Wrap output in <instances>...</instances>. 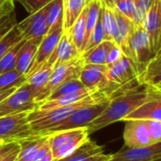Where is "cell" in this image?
<instances>
[{"mask_svg":"<svg viewBox=\"0 0 161 161\" xmlns=\"http://www.w3.org/2000/svg\"><path fill=\"white\" fill-rule=\"evenodd\" d=\"M5 2H6V0H0V11H1V9H2V8H3Z\"/></svg>","mask_w":161,"mask_h":161,"instance_id":"44","label":"cell"},{"mask_svg":"<svg viewBox=\"0 0 161 161\" xmlns=\"http://www.w3.org/2000/svg\"><path fill=\"white\" fill-rule=\"evenodd\" d=\"M19 151H20V145L18 143L10 152H8L7 155H5L3 158H1L0 161H14L18 157Z\"/></svg>","mask_w":161,"mask_h":161,"instance_id":"40","label":"cell"},{"mask_svg":"<svg viewBox=\"0 0 161 161\" xmlns=\"http://www.w3.org/2000/svg\"><path fill=\"white\" fill-rule=\"evenodd\" d=\"M101 1V4L104 5V6H107L108 8H113L119 1L121 0H100Z\"/></svg>","mask_w":161,"mask_h":161,"instance_id":"42","label":"cell"},{"mask_svg":"<svg viewBox=\"0 0 161 161\" xmlns=\"http://www.w3.org/2000/svg\"><path fill=\"white\" fill-rule=\"evenodd\" d=\"M16 1H18L25 8L29 14H32L44 8L53 0H16Z\"/></svg>","mask_w":161,"mask_h":161,"instance_id":"36","label":"cell"},{"mask_svg":"<svg viewBox=\"0 0 161 161\" xmlns=\"http://www.w3.org/2000/svg\"><path fill=\"white\" fill-rule=\"evenodd\" d=\"M116 45L111 41H103L92 48L83 52L81 58L84 64H106L107 58L110 50Z\"/></svg>","mask_w":161,"mask_h":161,"instance_id":"23","label":"cell"},{"mask_svg":"<svg viewBox=\"0 0 161 161\" xmlns=\"http://www.w3.org/2000/svg\"><path fill=\"white\" fill-rule=\"evenodd\" d=\"M128 120H158L161 121V92L151 95L141 106L129 113L123 121Z\"/></svg>","mask_w":161,"mask_h":161,"instance_id":"17","label":"cell"},{"mask_svg":"<svg viewBox=\"0 0 161 161\" xmlns=\"http://www.w3.org/2000/svg\"><path fill=\"white\" fill-rule=\"evenodd\" d=\"M17 88H11L9 90H7V91H3V92H0V102L2 100H4L7 96H8L9 94H11Z\"/></svg>","mask_w":161,"mask_h":161,"instance_id":"41","label":"cell"},{"mask_svg":"<svg viewBox=\"0 0 161 161\" xmlns=\"http://www.w3.org/2000/svg\"><path fill=\"white\" fill-rule=\"evenodd\" d=\"M88 12V5L87 7L83 9L81 14L78 16V18L75 20V22L72 25V26L66 30L70 37L72 38L75 45L76 48L79 50L81 53V48L84 41V36H85V28H86V16Z\"/></svg>","mask_w":161,"mask_h":161,"instance_id":"28","label":"cell"},{"mask_svg":"<svg viewBox=\"0 0 161 161\" xmlns=\"http://www.w3.org/2000/svg\"><path fill=\"white\" fill-rule=\"evenodd\" d=\"M125 145L127 147H143L153 144L145 121L142 120H128L125 121L124 129Z\"/></svg>","mask_w":161,"mask_h":161,"instance_id":"14","label":"cell"},{"mask_svg":"<svg viewBox=\"0 0 161 161\" xmlns=\"http://www.w3.org/2000/svg\"><path fill=\"white\" fill-rule=\"evenodd\" d=\"M18 144V142H0V158H3L5 155H7L8 152H10L16 145Z\"/></svg>","mask_w":161,"mask_h":161,"instance_id":"39","label":"cell"},{"mask_svg":"<svg viewBox=\"0 0 161 161\" xmlns=\"http://www.w3.org/2000/svg\"><path fill=\"white\" fill-rule=\"evenodd\" d=\"M111 155H107L102 146L88 139L81 146L69 156L57 161H109Z\"/></svg>","mask_w":161,"mask_h":161,"instance_id":"16","label":"cell"},{"mask_svg":"<svg viewBox=\"0 0 161 161\" xmlns=\"http://www.w3.org/2000/svg\"><path fill=\"white\" fill-rule=\"evenodd\" d=\"M22 40L23 38L17 28V25H14L4 37L0 39V59L8 51H9L16 43Z\"/></svg>","mask_w":161,"mask_h":161,"instance_id":"32","label":"cell"},{"mask_svg":"<svg viewBox=\"0 0 161 161\" xmlns=\"http://www.w3.org/2000/svg\"><path fill=\"white\" fill-rule=\"evenodd\" d=\"M42 39V38L26 40L20 47L17 54L15 66V70H17L20 74L26 76L29 73Z\"/></svg>","mask_w":161,"mask_h":161,"instance_id":"18","label":"cell"},{"mask_svg":"<svg viewBox=\"0 0 161 161\" xmlns=\"http://www.w3.org/2000/svg\"><path fill=\"white\" fill-rule=\"evenodd\" d=\"M149 136L154 143L160 142L161 138V121L147 120L145 121Z\"/></svg>","mask_w":161,"mask_h":161,"instance_id":"37","label":"cell"},{"mask_svg":"<svg viewBox=\"0 0 161 161\" xmlns=\"http://www.w3.org/2000/svg\"><path fill=\"white\" fill-rule=\"evenodd\" d=\"M106 100H109V99L102 92H96L89 95L88 97L70 106L49 109V110H40L35 108L28 113L27 120L29 122L32 131L36 135L45 136L46 132L49 129L58 125L60 122L66 119L76 109L91 104H95Z\"/></svg>","mask_w":161,"mask_h":161,"instance_id":"2","label":"cell"},{"mask_svg":"<svg viewBox=\"0 0 161 161\" xmlns=\"http://www.w3.org/2000/svg\"><path fill=\"white\" fill-rule=\"evenodd\" d=\"M90 0H62L63 7V31L68 30L75 22Z\"/></svg>","mask_w":161,"mask_h":161,"instance_id":"24","label":"cell"},{"mask_svg":"<svg viewBox=\"0 0 161 161\" xmlns=\"http://www.w3.org/2000/svg\"><path fill=\"white\" fill-rule=\"evenodd\" d=\"M46 8V21L48 25V31L55 29L56 27L62 25L63 20V7L62 0H53Z\"/></svg>","mask_w":161,"mask_h":161,"instance_id":"29","label":"cell"},{"mask_svg":"<svg viewBox=\"0 0 161 161\" xmlns=\"http://www.w3.org/2000/svg\"><path fill=\"white\" fill-rule=\"evenodd\" d=\"M36 95L29 85L25 83L0 102V117L31 111L38 107Z\"/></svg>","mask_w":161,"mask_h":161,"instance_id":"9","label":"cell"},{"mask_svg":"<svg viewBox=\"0 0 161 161\" xmlns=\"http://www.w3.org/2000/svg\"><path fill=\"white\" fill-rule=\"evenodd\" d=\"M156 92H161V90L141 84L137 78L121 86L109 98L106 109L87 127L89 135L113 123L123 121Z\"/></svg>","mask_w":161,"mask_h":161,"instance_id":"1","label":"cell"},{"mask_svg":"<svg viewBox=\"0 0 161 161\" xmlns=\"http://www.w3.org/2000/svg\"><path fill=\"white\" fill-rule=\"evenodd\" d=\"M26 40H25V39L20 41L9 51H8L3 56V58L0 59V75L3 74V73H6V72H8V71H11V70L15 69L18 51H19L20 47L22 46V44Z\"/></svg>","mask_w":161,"mask_h":161,"instance_id":"31","label":"cell"},{"mask_svg":"<svg viewBox=\"0 0 161 161\" xmlns=\"http://www.w3.org/2000/svg\"><path fill=\"white\" fill-rule=\"evenodd\" d=\"M80 56L81 53L75 45L69 33L67 31H63L55 51L48 59L53 64H58L72 60Z\"/></svg>","mask_w":161,"mask_h":161,"instance_id":"19","label":"cell"},{"mask_svg":"<svg viewBox=\"0 0 161 161\" xmlns=\"http://www.w3.org/2000/svg\"><path fill=\"white\" fill-rule=\"evenodd\" d=\"M139 75L136 64L125 54L116 62L107 65V78L119 86H124Z\"/></svg>","mask_w":161,"mask_h":161,"instance_id":"13","label":"cell"},{"mask_svg":"<svg viewBox=\"0 0 161 161\" xmlns=\"http://www.w3.org/2000/svg\"><path fill=\"white\" fill-rule=\"evenodd\" d=\"M30 111L0 117V142H19L23 140L38 136L29 125L27 115Z\"/></svg>","mask_w":161,"mask_h":161,"instance_id":"6","label":"cell"},{"mask_svg":"<svg viewBox=\"0 0 161 161\" xmlns=\"http://www.w3.org/2000/svg\"><path fill=\"white\" fill-rule=\"evenodd\" d=\"M53 67H54V64L49 59H47L41 67H39L38 69H36L35 71H33L31 74H29L26 76L25 83L29 85L30 88L33 90L36 95V98L38 97L39 93L47 84L51 76Z\"/></svg>","mask_w":161,"mask_h":161,"instance_id":"22","label":"cell"},{"mask_svg":"<svg viewBox=\"0 0 161 161\" xmlns=\"http://www.w3.org/2000/svg\"><path fill=\"white\" fill-rule=\"evenodd\" d=\"M124 54L136 64L139 75L144 65L155 56L151 48L149 36L141 24H134Z\"/></svg>","mask_w":161,"mask_h":161,"instance_id":"4","label":"cell"},{"mask_svg":"<svg viewBox=\"0 0 161 161\" xmlns=\"http://www.w3.org/2000/svg\"><path fill=\"white\" fill-rule=\"evenodd\" d=\"M115 11L125 16L133 22L136 8H135V0H121L119 1L113 8Z\"/></svg>","mask_w":161,"mask_h":161,"instance_id":"34","label":"cell"},{"mask_svg":"<svg viewBox=\"0 0 161 161\" xmlns=\"http://www.w3.org/2000/svg\"><path fill=\"white\" fill-rule=\"evenodd\" d=\"M17 28L21 36L25 40H32L43 38L48 32V25L46 21V8L29 14L20 23H17Z\"/></svg>","mask_w":161,"mask_h":161,"instance_id":"11","label":"cell"},{"mask_svg":"<svg viewBox=\"0 0 161 161\" xmlns=\"http://www.w3.org/2000/svg\"><path fill=\"white\" fill-rule=\"evenodd\" d=\"M89 136L87 127L61 130L48 134L54 161L72 154L89 139Z\"/></svg>","mask_w":161,"mask_h":161,"instance_id":"3","label":"cell"},{"mask_svg":"<svg viewBox=\"0 0 161 161\" xmlns=\"http://www.w3.org/2000/svg\"><path fill=\"white\" fill-rule=\"evenodd\" d=\"M154 0H135V15L133 19L134 24H141L150 7L152 6Z\"/></svg>","mask_w":161,"mask_h":161,"instance_id":"35","label":"cell"},{"mask_svg":"<svg viewBox=\"0 0 161 161\" xmlns=\"http://www.w3.org/2000/svg\"><path fill=\"white\" fill-rule=\"evenodd\" d=\"M141 25L149 36L153 53L156 55L160 52L161 0H154Z\"/></svg>","mask_w":161,"mask_h":161,"instance_id":"10","label":"cell"},{"mask_svg":"<svg viewBox=\"0 0 161 161\" xmlns=\"http://www.w3.org/2000/svg\"><path fill=\"white\" fill-rule=\"evenodd\" d=\"M109 100H106L103 102L91 104L85 107H82L75 111H74L71 115H69L66 119L60 122L56 126L49 129L45 135L51 134L53 132L61 131V130H69L75 128L88 127L91 123H92L108 107Z\"/></svg>","mask_w":161,"mask_h":161,"instance_id":"8","label":"cell"},{"mask_svg":"<svg viewBox=\"0 0 161 161\" xmlns=\"http://www.w3.org/2000/svg\"><path fill=\"white\" fill-rule=\"evenodd\" d=\"M38 161H54V159H53L52 154H51V153H49L48 155H46L45 157H43L42 158H41L40 160H38Z\"/></svg>","mask_w":161,"mask_h":161,"instance_id":"43","label":"cell"},{"mask_svg":"<svg viewBox=\"0 0 161 161\" xmlns=\"http://www.w3.org/2000/svg\"><path fill=\"white\" fill-rule=\"evenodd\" d=\"M78 79L84 87L102 92L108 99L121 87L107 78L106 64H84Z\"/></svg>","mask_w":161,"mask_h":161,"instance_id":"7","label":"cell"},{"mask_svg":"<svg viewBox=\"0 0 161 161\" xmlns=\"http://www.w3.org/2000/svg\"><path fill=\"white\" fill-rule=\"evenodd\" d=\"M114 13H115V17H116V21H117V33H116L114 42L122 49V51L124 53L127 47L128 38L133 29L134 23L130 19L118 13L115 10H114Z\"/></svg>","mask_w":161,"mask_h":161,"instance_id":"26","label":"cell"},{"mask_svg":"<svg viewBox=\"0 0 161 161\" xmlns=\"http://www.w3.org/2000/svg\"><path fill=\"white\" fill-rule=\"evenodd\" d=\"M26 81V76L20 74L17 70H11L0 75V92L11 88H19Z\"/></svg>","mask_w":161,"mask_h":161,"instance_id":"30","label":"cell"},{"mask_svg":"<svg viewBox=\"0 0 161 161\" xmlns=\"http://www.w3.org/2000/svg\"><path fill=\"white\" fill-rule=\"evenodd\" d=\"M83 66L84 61L81 56L66 62L54 64L53 71L47 84L36 98L38 105L45 101L50 93L59 85L72 79H78Z\"/></svg>","mask_w":161,"mask_h":161,"instance_id":"5","label":"cell"},{"mask_svg":"<svg viewBox=\"0 0 161 161\" xmlns=\"http://www.w3.org/2000/svg\"><path fill=\"white\" fill-rule=\"evenodd\" d=\"M84 88H86V87H84V85L80 82L79 79H72V80H69V81L64 82L63 84L59 85L58 88H56L50 93V95L47 97V99L45 101L53 100V99L58 98L59 96H62V95H65V94H68V93H71V92L79 91V90L84 89Z\"/></svg>","mask_w":161,"mask_h":161,"instance_id":"33","label":"cell"},{"mask_svg":"<svg viewBox=\"0 0 161 161\" xmlns=\"http://www.w3.org/2000/svg\"><path fill=\"white\" fill-rule=\"evenodd\" d=\"M161 52L157 53L143 67L137 79L141 84L161 90Z\"/></svg>","mask_w":161,"mask_h":161,"instance_id":"20","label":"cell"},{"mask_svg":"<svg viewBox=\"0 0 161 161\" xmlns=\"http://www.w3.org/2000/svg\"><path fill=\"white\" fill-rule=\"evenodd\" d=\"M96 92L95 91H92L91 89L88 88H84L81 89L79 91L59 96L58 98H55L53 100H48V101H44L41 104L38 105L37 109L40 110H49V109H54V108H62V107H66V106H70L73 105L86 97H88L89 95L92 94Z\"/></svg>","mask_w":161,"mask_h":161,"instance_id":"21","label":"cell"},{"mask_svg":"<svg viewBox=\"0 0 161 161\" xmlns=\"http://www.w3.org/2000/svg\"><path fill=\"white\" fill-rule=\"evenodd\" d=\"M123 55H124V53H123L122 49L116 44L108 53V58H107V61H106V65H109V64L116 62L117 60H119L122 58Z\"/></svg>","mask_w":161,"mask_h":161,"instance_id":"38","label":"cell"},{"mask_svg":"<svg viewBox=\"0 0 161 161\" xmlns=\"http://www.w3.org/2000/svg\"><path fill=\"white\" fill-rule=\"evenodd\" d=\"M109 161H111V160H109Z\"/></svg>","mask_w":161,"mask_h":161,"instance_id":"46","label":"cell"},{"mask_svg":"<svg viewBox=\"0 0 161 161\" xmlns=\"http://www.w3.org/2000/svg\"><path fill=\"white\" fill-rule=\"evenodd\" d=\"M47 139L45 136H34L25 140L19 142L20 151L17 157L18 161H33L36 155L38 154L40 148L42 146L44 142Z\"/></svg>","mask_w":161,"mask_h":161,"instance_id":"25","label":"cell"},{"mask_svg":"<svg viewBox=\"0 0 161 161\" xmlns=\"http://www.w3.org/2000/svg\"><path fill=\"white\" fill-rule=\"evenodd\" d=\"M101 19H102L105 40L111 41L114 42L116 33H117V21H116L114 10L111 8L102 5Z\"/></svg>","mask_w":161,"mask_h":161,"instance_id":"27","label":"cell"},{"mask_svg":"<svg viewBox=\"0 0 161 161\" xmlns=\"http://www.w3.org/2000/svg\"><path fill=\"white\" fill-rule=\"evenodd\" d=\"M62 33H63V26L59 25L56 27L55 29L48 31L47 34L42 39L41 43L38 47L33 64L27 75L31 74L33 71H35L36 69H38L39 67H41L50 58V56L55 51Z\"/></svg>","mask_w":161,"mask_h":161,"instance_id":"15","label":"cell"},{"mask_svg":"<svg viewBox=\"0 0 161 161\" xmlns=\"http://www.w3.org/2000/svg\"><path fill=\"white\" fill-rule=\"evenodd\" d=\"M14 161H18V160H17V158H16V159H15V160H14Z\"/></svg>","mask_w":161,"mask_h":161,"instance_id":"45","label":"cell"},{"mask_svg":"<svg viewBox=\"0 0 161 161\" xmlns=\"http://www.w3.org/2000/svg\"><path fill=\"white\" fill-rule=\"evenodd\" d=\"M111 161H161V143L156 142L143 147L124 146L111 155Z\"/></svg>","mask_w":161,"mask_h":161,"instance_id":"12","label":"cell"}]
</instances>
